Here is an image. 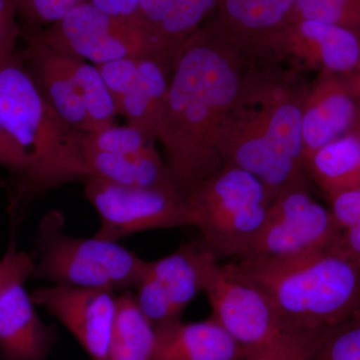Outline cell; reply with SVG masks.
I'll list each match as a JSON object with an SVG mask.
<instances>
[{"label":"cell","mask_w":360,"mask_h":360,"mask_svg":"<svg viewBox=\"0 0 360 360\" xmlns=\"http://www.w3.org/2000/svg\"><path fill=\"white\" fill-rule=\"evenodd\" d=\"M248 56L217 23L201 26L175 52L156 139L186 200L222 167L220 134L251 70Z\"/></svg>","instance_id":"obj_1"},{"label":"cell","mask_w":360,"mask_h":360,"mask_svg":"<svg viewBox=\"0 0 360 360\" xmlns=\"http://www.w3.org/2000/svg\"><path fill=\"white\" fill-rule=\"evenodd\" d=\"M307 91L288 72L251 70L222 127V165L257 177L272 200L288 189L309 187L302 134Z\"/></svg>","instance_id":"obj_2"},{"label":"cell","mask_w":360,"mask_h":360,"mask_svg":"<svg viewBox=\"0 0 360 360\" xmlns=\"http://www.w3.org/2000/svg\"><path fill=\"white\" fill-rule=\"evenodd\" d=\"M234 264L266 295L288 333L328 335L360 319V266L338 246Z\"/></svg>","instance_id":"obj_3"},{"label":"cell","mask_w":360,"mask_h":360,"mask_svg":"<svg viewBox=\"0 0 360 360\" xmlns=\"http://www.w3.org/2000/svg\"><path fill=\"white\" fill-rule=\"evenodd\" d=\"M0 125L28 160L16 184L13 210L56 187L94 176L85 160L84 132L47 103L16 56L0 65Z\"/></svg>","instance_id":"obj_4"},{"label":"cell","mask_w":360,"mask_h":360,"mask_svg":"<svg viewBox=\"0 0 360 360\" xmlns=\"http://www.w3.org/2000/svg\"><path fill=\"white\" fill-rule=\"evenodd\" d=\"M65 215L52 210L40 221L32 276L58 285L122 292L139 284L148 262L115 241L66 233Z\"/></svg>","instance_id":"obj_5"},{"label":"cell","mask_w":360,"mask_h":360,"mask_svg":"<svg viewBox=\"0 0 360 360\" xmlns=\"http://www.w3.org/2000/svg\"><path fill=\"white\" fill-rule=\"evenodd\" d=\"M187 200L201 243L220 260L245 257L262 231L272 202L257 177L232 165H222Z\"/></svg>","instance_id":"obj_6"},{"label":"cell","mask_w":360,"mask_h":360,"mask_svg":"<svg viewBox=\"0 0 360 360\" xmlns=\"http://www.w3.org/2000/svg\"><path fill=\"white\" fill-rule=\"evenodd\" d=\"M201 243V241H200ZM202 291L215 319L245 349L266 347L290 333L266 295L238 269L220 259L201 243Z\"/></svg>","instance_id":"obj_7"},{"label":"cell","mask_w":360,"mask_h":360,"mask_svg":"<svg viewBox=\"0 0 360 360\" xmlns=\"http://www.w3.org/2000/svg\"><path fill=\"white\" fill-rule=\"evenodd\" d=\"M34 34L54 51L89 60L94 65L125 58H153L170 66L174 63L139 20L110 15L89 0Z\"/></svg>","instance_id":"obj_8"},{"label":"cell","mask_w":360,"mask_h":360,"mask_svg":"<svg viewBox=\"0 0 360 360\" xmlns=\"http://www.w3.org/2000/svg\"><path fill=\"white\" fill-rule=\"evenodd\" d=\"M84 194L101 219L96 238L117 243L151 229L194 226L188 200L172 189L125 186L90 176L84 181Z\"/></svg>","instance_id":"obj_9"},{"label":"cell","mask_w":360,"mask_h":360,"mask_svg":"<svg viewBox=\"0 0 360 360\" xmlns=\"http://www.w3.org/2000/svg\"><path fill=\"white\" fill-rule=\"evenodd\" d=\"M340 229L329 208L309 187L288 189L269 206L262 231L240 260L284 259L340 245Z\"/></svg>","instance_id":"obj_10"},{"label":"cell","mask_w":360,"mask_h":360,"mask_svg":"<svg viewBox=\"0 0 360 360\" xmlns=\"http://www.w3.org/2000/svg\"><path fill=\"white\" fill-rule=\"evenodd\" d=\"M127 124L155 141L165 111L172 66L153 58H125L96 65Z\"/></svg>","instance_id":"obj_11"},{"label":"cell","mask_w":360,"mask_h":360,"mask_svg":"<svg viewBox=\"0 0 360 360\" xmlns=\"http://www.w3.org/2000/svg\"><path fill=\"white\" fill-rule=\"evenodd\" d=\"M32 302L53 315L91 360H108L117 295L110 290L52 285L33 291Z\"/></svg>","instance_id":"obj_12"},{"label":"cell","mask_w":360,"mask_h":360,"mask_svg":"<svg viewBox=\"0 0 360 360\" xmlns=\"http://www.w3.org/2000/svg\"><path fill=\"white\" fill-rule=\"evenodd\" d=\"M267 47L321 68L326 75L347 73L360 66L356 33L319 21L302 20L284 26Z\"/></svg>","instance_id":"obj_13"},{"label":"cell","mask_w":360,"mask_h":360,"mask_svg":"<svg viewBox=\"0 0 360 360\" xmlns=\"http://www.w3.org/2000/svg\"><path fill=\"white\" fill-rule=\"evenodd\" d=\"M356 96L354 84L336 75H324L307 91L302 120L304 160L319 148L354 130L359 115Z\"/></svg>","instance_id":"obj_14"},{"label":"cell","mask_w":360,"mask_h":360,"mask_svg":"<svg viewBox=\"0 0 360 360\" xmlns=\"http://www.w3.org/2000/svg\"><path fill=\"white\" fill-rule=\"evenodd\" d=\"M25 283L0 291V360H49L58 340L35 310Z\"/></svg>","instance_id":"obj_15"},{"label":"cell","mask_w":360,"mask_h":360,"mask_svg":"<svg viewBox=\"0 0 360 360\" xmlns=\"http://www.w3.org/2000/svg\"><path fill=\"white\" fill-rule=\"evenodd\" d=\"M28 71L42 96L71 127L89 134V122L84 103L72 79L65 54L54 51L34 33H23Z\"/></svg>","instance_id":"obj_16"},{"label":"cell","mask_w":360,"mask_h":360,"mask_svg":"<svg viewBox=\"0 0 360 360\" xmlns=\"http://www.w3.org/2000/svg\"><path fill=\"white\" fill-rule=\"evenodd\" d=\"M246 349L213 317L155 329L151 360H239Z\"/></svg>","instance_id":"obj_17"},{"label":"cell","mask_w":360,"mask_h":360,"mask_svg":"<svg viewBox=\"0 0 360 360\" xmlns=\"http://www.w3.org/2000/svg\"><path fill=\"white\" fill-rule=\"evenodd\" d=\"M296 0H219L217 25L248 51L267 47L288 22Z\"/></svg>","instance_id":"obj_18"},{"label":"cell","mask_w":360,"mask_h":360,"mask_svg":"<svg viewBox=\"0 0 360 360\" xmlns=\"http://www.w3.org/2000/svg\"><path fill=\"white\" fill-rule=\"evenodd\" d=\"M219 0H141L139 20L153 41L174 59L180 45L217 11Z\"/></svg>","instance_id":"obj_19"},{"label":"cell","mask_w":360,"mask_h":360,"mask_svg":"<svg viewBox=\"0 0 360 360\" xmlns=\"http://www.w3.org/2000/svg\"><path fill=\"white\" fill-rule=\"evenodd\" d=\"M84 153L94 176L125 186L179 191L155 146L141 153H110L96 150H84Z\"/></svg>","instance_id":"obj_20"},{"label":"cell","mask_w":360,"mask_h":360,"mask_svg":"<svg viewBox=\"0 0 360 360\" xmlns=\"http://www.w3.org/2000/svg\"><path fill=\"white\" fill-rule=\"evenodd\" d=\"M307 176L326 198L360 189V135L355 130L319 148L304 160Z\"/></svg>","instance_id":"obj_21"},{"label":"cell","mask_w":360,"mask_h":360,"mask_svg":"<svg viewBox=\"0 0 360 360\" xmlns=\"http://www.w3.org/2000/svg\"><path fill=\"white\" fill-rule=\"evenodd\" d=\"M200 241L181 246L160 259L148 262L146 270L165 290L175 309L182 314L187 305L202 291Z\"/></svg>","instance_id":"obj_22"},{"label":"cell","mask_w":360,"mask_h":360,"mask_svg":"<svg viewBox=\"0 0 360 360\" xmlns=\"http://www.w3.org/2000/svg\"><path fill=\"white\" fill-rule=\"evenodd\" d=\"M155 329L135 302L134 293L122 291L111 333L108 360H151Z\"/></svg>","instance_id":"obj_23"},{"label":"cell","mask_w":360,"mask_h":360,"mask_svg":"<svg viewBox=\"0 0 360 360\" xmlns=\"http://www.w3.org/2000/svg\"><path fill=\"white\" fill-rule=\"evenodd\" d=\"M65 54V53H63ZM73 82L89 117V132L112 127L118 115L113 97L103 75L94 65L84 59L65 54Z\"/></svg>","instance_id":"obj_24"},{"label":"cell","mask_w":360,"mask_h":360,"mask_svg":"<svg viewBox=\"0 0 360 360\" xmlns=\"http://www.w3.org/2000/svg\"><path fill=\"white\" fill-rule=\"evenodd\" d=\"M302 20L319 21L360 30V0H296L285 25Z\"/></svg>","instance_id":"obj_25"},{"label":"cell","mask_w":360,"mask_h":360,"mask_svg":"<svg viewBox=\"0 0 360 360\" xmlns=\"http://www.w3.org/2000/svg\"><path fill=\"white\" fill-rule=\"evenodd\" d=\"M340 229V248L360 266V189L341 191L328 198Z\"/></svg>","instance_id":"obj_26"},{"label":"cell","mask_w":360,"mask_h":360,"mask_svg":"<svg viewBox=\"0 0 360 360\" xmlns=\"http://www.w3.org/2000/svg\"><path fill=\"white\" fill-rule=\"evenodd\" d=\"M135 290L137 307L155 329L181 321L182 314L177 311L167 292L146 267Z\"/></svg>","instance_id":"obj_27"},{"label":"cell","mask_w":360,"mask_h":360,"mask_svg":"<svg viewBox=\"0 0 360 360\" xmlns=\"http://www.w3.org/2000/svg\"><path fill=\"white\" fill-rule=\"evenodd\" d=\"M153 141L129 124L112 125L101 131L85 134L84 148V150L110 153H141L155 148Z\"/></svg>","instance_id":"obj_28"},{"label":"cell","mask_w":360,"mask_h":360,"mask_svg":"<svg viewBox=\"0 0 360 360\" xmlns=\"http://www.w3.org/2000/svg\"><path fill=\"white\" fill-rule=\"evenodd\" d=\"M329 335H286L255 349H246L239 360H309Z\"/></svg>","instance_id":"obj_29"},{"label":"cell","mask_w":360,"mask_h":360,"mask_svg":"<svg viewBox=\"0 0 360 360\" xmlns=\"http://www.w3.org/2000/svg\"><path fill=\"white\" fill-rule=\"evenodd\" d=\"M309 360H360V319L335 329Z\"/></svg>","instance_id":"obj_30"},{"label":"cell","mask_w":360,"mask_h":360,"mask_svg":"<svg viewBox=\"0 0 360 360\" xmlns=\"http://www.w3.org/2000/svg\"><path fill=\"white\" fill-rule=\"evenodd\" d=\"M16 13L30 25H52L86 0H11Z\"/></svg>","instance_id":"obj_31"},{"label":"cell","mask_w":360,"mask_h":360,"mask_svg":"<svg viewBox=\"0 0 360 360\" xmlns=\"http://www.w3.org/2000/svg\"><path fill=\"white\" fill-rule=\"evenodd\" d=\"M34 257L22 251H16L11 245L0 259V291L11 284L25 283L32 276Z\"/></svg>","instance_id":"obj_32"},{"label":"cell","mask_w":360,"mask_h":360,"mask_svg":"<svg viewBox=\"0 0 360 360\" xmlns=\"http://www.w3.org/2000/svg\"><path fill=\"white\" fill-rule=\"evenodd\" d=\"M11 0H0V65L15 56L16 40L22 34Z\"/></svg>","instance_id":"obj_33"},{"label":"cell","mask_w":360,"mask_h":360,"mask_svg":"<svg viewBox=\"0 0 360 360\" xmlns=\"http://www.w3.org/2000/svg\"><path fill=\"white\" fill-rule=\"evenodd\" d=\"M0 165L6 167L16 175L18 179L25 175L28 160L22 149L6 134L0 125Z\"/></svg>","instance_id":"obj_34"},{"label":"cell","mask_w":360,"mask_h":360,"mask_svg":"<svg viewBox=\"0 0 360 360\" xmlns=\"http://www.w3.org/2000/svg\"><path fill=\"white\" fill-rule=\"evenodd\" d=\"M103 13L115 18L137 20L141 0H89Z\"/></svg>","instance_id":"obj_35"},{"label":"cell","mask_w":360,"mask_h":360,"mask_svg":"<svg viewBox=\"0 0 360 360\" xmlns=\"http://www.w3.org/2000/svg\"><path fill=\"white\" fill-rule=\"evenodd\" d=\"M359 96H360V92ZM354 130L360 135V101L359 103V115H357L356 124H355Z\"/></svg>","instance_id":"obj_36"},{"label":"cell","mask_w":360,"mask_h":360,"mask_svg":"<svg viewBox=\"0 0 360 360\" xmlns=\"http://www.w3.org/2000/svg\"><path fill=\"white\" fill-rule=\"evenodd\" d=\"M354 87L355 89H356L357 94H359L360 92V77L359 79H357L356 82H355Z\"/></svg>","instance_id":"obj_37"}]
</instances>
